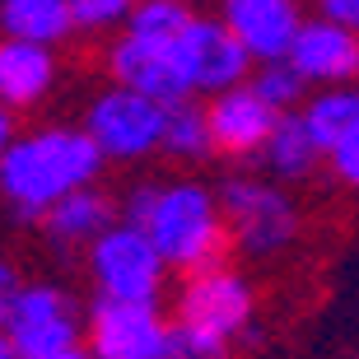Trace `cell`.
I'll list each match as a JSON object with an SVG mask.
<instances>
[{
  "label": "cell",
  "instance_id": "cell-24",
  "mask_svg": "<svg viewBox=\"0 0 359 359\" xmlns=\"http://www.w3.org/2000/svg\"><path fill=\"white\" fill-rule=\"evenodd\" d=\"M19 285H24L19 266H14L10 257H0V327H5V313H10V304H14V294H19Z\"/></svg>",
  "mask_w": 359,
  "mask_h": 359
},
{
  "label": "cell",
  "instance_id": "cell-8",
  "mask_svg": "<svg viewBox=\"0 0 359 359\" xmlns=\"http://www.w3.org/2000/svg\"><path fill=\"white\" fill-rule=\"evenodd\" d=\"M103 70L112 84H131V89L154 93L163 103L191 98L182 61H177V38H145V33L117 28L103 47Z\"/></svg>",
  "mask_w": 359,
  "mask_h": 359
},
{
  "label": "cell",
  "instance_id": "cell-2",
  "mask_svg": "<svg viewBox=\"0 0 359 359\" xmlns=\"http://www.w3.org/2000/svg\"><path fill=\"white\" fill-rule=\"evenodd\" d=\"M117 210H121V219L145 229L173 276L229 257V224H224L219 191L196 182V177L135 182L117 201Z\"/></svg>",
  "mask_w": 359,
  "mask_h": 359
},
{
  "label": "cell",
  "instance_id": "cell-29",
  "mask_svg": "<svg viewBox=\"0 0 359 359\" xmlns=\"http://www.w3.org/2000/svg\"><path fill=\"white\" fill-rule=\"evenodd\" d=\"M341 359H359V350H355V355H341Z\"/></svg>",
  "mask_w": 359,
  "mask_h": 359
},
{
  "label": "cell",
  "instance_id": "cell-9",
  "mask_svg": "<svg viewBox=\"0 0 359 359\" xmlns=\"http://www.w3.org/2000/svg\"><path fill=\"white\" fill-rule=\"evenodd\" d=\"M168 336V318L159 304H121V299H93L84 313V346L93 359H159Z\"/></svg>",
  "mask_w": 359,
  "mask_h": 359
},
{
  "label": "cell",
  "instance_id": "cell-19",
  "mask_svg": "<svg viewBox=\"0 0 359 359\" xmlns=\"http://www.w3.org/2000/svg\"><path fill=\"white\" fill-rule=\"evenodd\" d=\"M299 117L308 121V131L318 135L322 149H332L341 135L350 131L359 121V89H346V84H327L322 93H313L304 107H299Z\"/></svg>",
  "mask_w": 359,
  "mask_h": 359
},
{
  "label": "cell",
  "instance_id": "cell-14",
  "mask_svg": "<svg viewBox=\"0 0 359 359\" xmlns=\"http://www.w3.org/2000/svg\"><path fill=\"white\" fill-rule=\"evenodd\" d=\"M117 215H121L117 196H107L98 182H89V187H80V191H70V196L56 201L52 210L38 219V229H42V243H47L52 252L80 257L107 224H117Z\"/></svg>",
  "mask_w": 359,
  "mask_h": 359
},
{
  "label": "cell",
  "instance_id": "cell-17",
  "mask_svg": "<svg viewBox=\"0 0 359 359\" xmlns=\"http://www.w3.org/2000/svg\"><path fill=\"white\" fill-rule=\"evenodd\" d=\"M0 33L24 38V42H42V47H61L80 28H75L70 0H0Z\"/></svg>",
  "mask_w": 359,
  "mask_h": 359
},
{
  "label": "cell",
  "instance_id": "cell-10",
  "mask_svg": "<svg viewBox=\"0 0 359 359\" xmlns=\"http://www.w3.org/2000/svg\"><path fill=\"white\" fill-rule=\"evenodd\" d=\"M177 61L191 93H219L229 84H243L252 70V52L238 42V33L224 19H196V14L177 33Z\"/></svg>",
  "mask_w": 359,
  "mask_h": 359
},
{
  "label": "cell",
  "instance_id": "cell-11",
  "mask_svg": "<svg viewBox=\"0 0 359 359\" xmlns=\"http://www.w3.org/2000/svg\"><path fill=\"white\" fill-rule=\"evenodd\" d=\"M205 121H210V140L219 159H257L262 145L271 140V131H276L280 107L266 103L252 80H243V84L210 93Z\"/></svg>",
  "mask_w": 359,
  "mask_h": 359
},
{
  "label": "cell",
  "instance_id": "cell-16",
  "mask_svg": "<svg viewBox=\"0 0 359 359\" xmlns=\"http://www.w3.org/2000/svg\"><path fill=\"white\" fill-rule=\"evenodd\" d=\"M257 159L266 163V173L276 182H304V177H313L327 163V149L318 145V135L308 131V121L290 107V112H280L276 131H271V140L262 145Z\"/></svg>",
  "mask_w": 359,
  "mask_h": 359
},
{
  "label": "cell",
  "instance_id": "cell-6",
  "mask_svg": "<svg viewBox=\"0 0 359 359\" xmlns=\"http://www.w3.org/2000/svg\"><path fill=\"white\" fill-rule=\"evenodd\" d=\"M173 318L210 336H224V341H243L257 318V290L229 257H219V262L177 276Z\"/></svg>",
  "mask_w": 359,
  "mask_h": 359
},
{
  "label": "cell",
  "instance_id": "cell-15",
  "mask_svg": "<svg viewBox=\"0 0 359 359\" xmlns=\"http://www.w3.org/2000/svg\"><path fill=\"white\" fill-rule=\"evenodd\" d=\"M224 24L252 52V61H280L290 56L304 14L294 0H224Z\"/></svg>",
  "mask_w": 359,
  "mask_h": 359
},
{
  "label": "cell",
  "instance_id": "cell-25",
  "mask_svg": "<svg viewBox=\"0 0 359 359\" xmlns=\"http://www.w3.org/2000/svg\"><path fill=\"white\" fill-rule=\"evenodd\" d=\"M318 10L327 14V19H336V24H346L359 33V0H318Z\"/></svg>",
  "mask_w": 359,
  "mask_h": 359
},
{
  "label": "cell",
  "instance_id": "cell-13",
  "mask_svg": "<svg viewBox=\"0 0 359 359\" xmlns=\"http://www.w3.org/2000/svg\"><path fill=\"white\" fill-rule=\"evenodd\" d=\"M61 84V61L56 47L42 42H24V38H5L0 33V103L10 112H33L56 93Z\"/></svg>",
  "mask_w": 359,
  "mask_h": 359
},
{
  "label": "cell",
  "instance_id": "cell-5",
  "mask_svg": "<svg viewBox=\"0 0 359 359\" xmlns=\"http://www.w3.org/2000/svg\"><path fill=\"white\" fill-rule=\"evenodd\" d=\"M163 112H168V103L154 93H140L131 84H107L84 103L80 126L98 145L103 163L131 168L163 149Z\"/></svg>",
  "mask_w": 359,
  "mask_h": 359
},
{
  "label": "cell",
  "instance_id": "cell-26",
  "mask_svg": "<svg viewBox=\"0 0 359 359\" xmlns=\"http://www.w3.org/2000/svg\"><path fill=\"white\" fill-rule=\"evenodd\" d=\"M19 135V112H10V107L0 103V154L10 149V140Z\"/></svg>",
  "mask_w": 359,
  "mask_h": 359
},
{
  "label": "cell",
  "instance_id": "cell-27",
  "mask_svg": "<svg viewBox=\"0 0 359 359\" xmlns=\"http://www.w3.org/2000/svg\"><path fill=\"white\" fill-rule=\"evenodd\" d=\"M42 359H93V350H89V346L80 341V346H70V350H56V355H42Z\"/></svg>",
  "mask_w": 359,
  "mask_h": 359
},
{
  "label": "cell",
  "instance_id": "cell-23",
  "mask_svg": "<svg viewBox=\"0 0 359 359\" xmlns=\"http://www.w3.org/2000/svg\"><path fill=\"white\" fill-rule=\"evenodd\" d=\"M327 168H332V177L346 187L350 196H359V121L327 149Z\"/></svg>",
  "mask_w": 359,
  "mask_h": 359
},
{
  "label": "cell",
  "instance_id": "cell-22",
  "mask_svg": "<svg viewBox=\"0 0 359 359\" xmlns=\"http://www.w3.org/2000/svg\"><path fill=\"white\" fill-rule=\"evenodd\" d=\"M135 0H70L75 10V28L80 33H107V28H121L126 14H131Z\"/></svg>",
  "mask_w": 359,
  "mask_h": 359
},
{
  "label": "cell",
  "instance_id": "cell-3",
  "mask_svg": "<svg viewBox=\"0 0 359 359\" xmlns=\"http://www.w3.org/2000/svg\"><path fill=\"white\" fill-rule=\"evenodd\" d=\"M80 262L93 299H121V304H159L168 290V276H173L159 248L149 243V233L121 215L117 224H107L84 248Z\"/></svg>",
  "mask_w": 359,
  "mask_h": 359
},
{
  "label": "cell",
  "instance_id": "cell-7",
  "mask_svg": "<svg viewBox=\"0 0 359 359\" xmlns=\"http://www.w3.org/2000/svg\"><path fill=\"white\" fill-rule=\"evenodd\" d=\"M84 313L89 304L75 299L61 280H24L5 313V332L24 359H42L84 341Z\"/></svg>",
  "mask_w": 359,
  "mask_h": 359
},
{
  "label": "cell",
  "instance_id": "cell-21",
  "mask_svg": "<svg viewBox=\"0 0 359 359\" xmlns=\"http://www.w3.org/2000/svg\"><path fill=\"white\" fill-rule=\"evenodd\" d=\"M252 84H257V93H262L266 103L280 107V112H290V107L304 98V89H308V80L290 66V61H285V56H280V61H266V66H262V75H257Z\"/></svg>",
  "mask_w": 359,
  "mask_h": 359
},
{
  "label": "cell",
  "instance_id": "cell-1",
  "mask_svg": "<svg viewBox=\"0 0 359 359\" xmlns=\"http://www.w3.org/2000/svg\"><path fill=\"white\" fill-rule=\"evenodd\" d=\"M103 154L80 121H47L19 131L0 154V205L19 224H38L61 196L98 182Z\"/></svg>",
  "mask_w": 359,
  "mask_h": 359
},
{
  "label": "cell",
  "instance_id": "cell-20",
  "mask_svg": "<svg viewBox=\"0 0 359 359\" xmlns=\"http://www.w3.org/2000/svg\"><path fill=\"white\" fill-rule=\"evenodd\" d=\"M159 359H233V341L224 336H210L201 327H187V322H168V336L159 346Z\"/></svg>",
  "mask_w": 359,
  "mask_h": 359
},
{
  "label": "cell",
  "instance_id": "cell-18",
  "mask_svg": "<svg viewBox=\"0 0 359 359\" xmlns=\"http://www.w3.org/2000/svg\"><path fill=\"white\" fill-rule=\"evenodd\" d=\"M173 163H201L215 154L210 140V121H205V107L191 103V98H173L168 112H163V149Z\"/></svg>",
  "mask_w": 359,
  "mask_h": 359
},
{
  "label": "cell",
  "instance_id": "cell-12",
  "mask_svg": "<svg viewBox=\"0 0 359 359\" xmlns=\"http://www.w3.org/2000/svg\"><path fill=\"white\" fill-rule=\"evenodd\" d=\"M308 84H346L359 80V33L336 19H313L299 28L290 56H285Z\"/></svg>",
  "mask_w": 359,
  "mask_h": 359
},
{
  "label": "cell",
  "instance_id": "cell-4",
  "mask_svg": "<svg viewBox=\"0 0 359 359\" xmlns=\"http://www.w3.org/2000/svg\"><path fill=\"white\" fill-rule=\"evenodd\" d=\"M219 205L229 224V248L252 262L290 252L304 233V210L276 177H229L219 187Z\"/></svg>",
  "mask_w": 359,
  "mask_h": 359
},
{
  "label": "cell",
  "instance_id": "cell-28",
  "mask_svg": "<svg viewBox=\"0 0 359 359\" xmlns=\"http://www.w3.org/2000/svg\"><path fill=\"white\" fill-rule=\"evenodd\" d=\"M0 359H24V355H19V346L10 341V332H5V327H0Z\"/></svg>",
  "mask_w": 359,
  "mask_h": 359
}]
</instances>
